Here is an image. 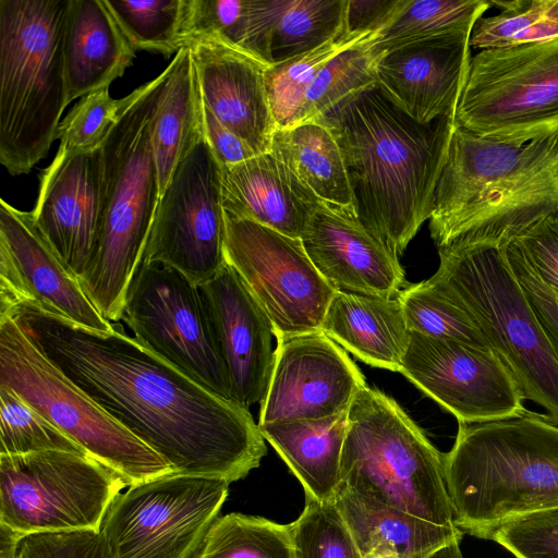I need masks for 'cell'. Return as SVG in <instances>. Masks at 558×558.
I'll return each mask as SVG.
<instances>
[{"label":"cell","instance_id":"f5cc1de1","mask_svg":"<svg viewBox=\"0 0 558 558\" xmlns=\"http://www.w3.org/2000/svg\"><path fill=\"white\" fill-rule=\"evenodd\" d=\"M547 16L558 22V0H550Z\"/></svg>","mask_w":558,"mask_h":558},{"label":"cell","instance_id":"52a82bcc","mask_svg":"<svg viewBox=\"0 0 558 558\" xmlns=\"http://www.w3.org/2000/svg\"><path fill=\"white\" fill-rule=\"evenodd\" d=\"M427 279L468 312L507 367L524 400L558 425V353L506 256L504 244H452L438 250Z\"/></svg>","mask_w":558,"mask_h":558},{"label":"cell","instance_id":"8992f818","mask_svg":"<svg viewBox=\"0 0 558 558\" xmlns=\"http://www.w3.org/2000/svg\"><path fill=\"white\" fill-rule=\"evenodd\" d=\"M69 7L70 0H0V162L12 175L47 156L70 104Z\"/></svg>","mask_w":558,"mask_h":558},{"label":"cell","instance_id":"b9f144b4","mask_svg":"<svg viewBox=\"0 0 558 558\" xmlns=\"http://www.w3.org/2000/svg\"><path fill=\"white\" fill-rule=\"evenodd\" d=\"M121 99L109 94V87L89 93L61 120L56 140L68 151H88L100 148L118 121Z\"/></svg>","mask_w":558,"mask_h":558},{"label":"cell","instance_id":"f907efd6","mask_svg":"<svg viewBox=\"0 0 558 558\" xmlns=\"http://www.w3.org/2000/svg\"><path fill=\"white\" fill-rule=\"evenodd\" d=\"M460 542L461 541H454L448 544L434 553L429 558H463L460 549Z\"/></svg>","mask_w":558,"mask_h":558},{"label":"cell","instance_id":"4dcf8cb0","mask_svg":"<svg viewBox=\"0 0 558 558\" xmlns=\"http://www.w3.org/2000/svg\"><path fill=\"white\" fill-rule=\"evenodd\" d=\"M492 5L486 0H402L376 34L374 52L379 57L414 43L470 38L475 23Z\"/></svg>","mask_w":558,"mask_h":558},{"label":"cell","instance_id":"9c48e42d","mask_svg":"<svg viewBox=\"0 0 558 558\" xmlns=\"http://www.w3.org/2000/svg\"><path fill=\"white\" fill-rule=\"evenodd\" d=\"M0 385L17 393L126 486L173 474L155 450L50 362L11 316H0Z\"/></svg>","mask_w":558,"mask_h":558},{"label":"cell","instance_id":"cb8c5ba5","mask_svg":"<svg viewBox=\"0 0 558 558\" xmlns=\"http://www.w3.org/2000/svg\"><path fill=\"white\" fill-rule=\"evenodd\" d=\"M225 214L301 239L317 196L271 151L221 167Z\"/></svg>","mask_w":558,"mask_h":558},{"label":"cell","instance_id":"5bb4252c","mask_svg":"<svg viewBox=\"0 0 558 558\" xmlns=\"http://www.w3.org/2000/svg\"><path fill=\"white\" fill-rule=\"evenodd\" d=\"M225 257L268 316L277 340L319 331L335 290L301 239L225 214Z\"/></svg>","mask_w":558,"mask_h":558},{"label":"cell","instance_id":"83f0119b","mask_svg":"<svg viewBox=\"0 0 558 558\" xmlns=\"http://www.w3.org/2000/svg\"><path fill=\"white\" fill-rule=\"evenodd\" d=\"M257 425L301 483L305 498L333 502L341 485L348 411L324 418Z\"/></svg>","mask_w":558,"mask_h":558},{"label":"cell","instance_id":"1f68e13d","mask_svg":"<svg viewBox=\"0 0 558 558\" xmlns=\"http://www.w3.org/2000/svg\"><path fill=\"white\" fill-rule=\"evenodd\" d=\"M271 0H189L187 43L216 38L270 64Z\"/></svg>","mask_w":558,"mask_h":558},{"label":"cell","instance_id":"d6986e66","mask_svg":"<svg viewBox=\"0 0 558 558\" xmlns=\"http://www.w3.org/2000/svg\"><path fill=\"white\" fill-rule=\"evenodd\" d=\"M33 221L64 267L77 279L99 241L104 217L101 147L58 148L39 177Z\"/></svg>","mask_w":558,"mask_h":558},{"label":"cell","instance_id":"7dc6e473","mask_svg":"<svg viewBox=\"0 0 558 558\" xmlns=\"http://www.w3.org/2000/svg\"><path fill=\"white\" fill-rule=\"evenodd\" d=\"M203 134L221 167L233 166L256 156L235 133L222 124L202 101Z\"/></svg>","mask_w":558,"mask_h":558},{"label":"cell","instance_id":"bcb514c9","mask_svg":"<svg viewBox=\"0 0 558 558\" xmlns=\"http://www.w3.org/2000/svg\"><path fill=\"white\" fill-rule=\"evenodd\" d=\"M504 248L514 275L558 353V295L536 276L512 240L506 242Z\"/></svg>","mask_w":558,"mask_h":558},{"label":"cell","instance_id":"ac0fdd59","mask_svg":"<svg viewBox=\"0 0 558 558\" xmlns=\"http://www.w3.org/2000/svg\"><path fill=\"white\" fill-rule=\"evenodd\" d=\"M32 304L83 328L106 332V320L37 230L31 211L0 199V312Z\"/></svg>","mask_w":558,"mask_h":558},{"label":"cell","instance_id":"60d3db41","mask_svg":"<svg viewBox=\"0 0 558 558\" xmlns=\"http://www.w3.org/2000/svg\"><path fill=\"white\" fill-rule=\"evenodd\" d=\"M290 526L295 558H362L335 501L305 498L303 511Z\"/></svg>","mask_w":558,"mask_h":558},{"label":"cell","instance_id":"e0dca14e","mask_svg":"<svg viewBox=\"0 0 558 558\" xmlns=\"http://www.w3.org/2000/svg\"><path fill=\"white\" fill-rule=\"evenodd\" d=\"M365 385L343 348L322 330L278 340L258 424L341 414Z\"/></svg>","mask_w":558,"mask_h":558},{"label":"cell","instance_id":"277c9868","mask_svg":"<svg viewBox=\"0 0 558 558\" xmlns=\"http://www.w3.org/2000/svg\"><path fill=\"white\" fill-rule=\"evenodd\" d=\"M444 474L456 526L484 538L518 517L558 508V425L543 414L459 423Z\"/></svg>","mask_w":558,"mask_h":558},{"label":"cell","instance_id":"44dd1931","mask_svg":"<svg viewBox=\"0 0 558 558\" xmlns=\"http://www.w3.org/2000/svg\"><path fill=\"white\" fill-rule=\"evenodd\" d=\"M199 291L229 372L233 401L245 409L260 403L275 359L268 316L227 262Z\"/></svg>","mask_w":558,"mask_h":558},{"label":"cell","instance_id":"7c38bea8","mask_svg":"<svg viewBox=\"0 0 558 558\" xmlns=\"http://www.w3.org/2000/svg\"><path fill=\"white\" fill-rule=\"evenodd\" d=\"M121 319L155 354L215 395L234 402L199 286L182 272L142 260L129 287Z\"/></svg>","mask_w":558,"mask_h":558},{"label":"cell","instance_id":"7402d4cb","mask_svg":"<svg viewBox=\"0 0 558 558\" xmlns=\"http://www.w3.org/2000/svg\"><path fill=\"white\" fill-rule=\"evenodd\" d=\"M470 38L410 44L376 61L377 87L414 121L456 119L472 59Z\"/></svg>","mask_w":558,"mask_h":558},{"label":"cell","instance_id":"f35d334b","mask_svg":"<svg viewBox=\"0 0 558 558\" xmlns=\"http://www.w3.org/2000/svg\"><path fill=\"white\" fill-rule=\"evenodd\" d=\"M500 12L482 16L470 37L472 49H502L558 36V22L547 16L550 0L492 1Z\"/></svg>","mask_w":558,"mask_h":558},{"label":"cell","instance_id":"9a60e30c","mask_svg":"<svg viewBox=\"0 0 558 558\" xmlns=\"http://www.w3.org/2000/svg\"><path fill=\"white\" fill-rule=\"evenodd\" d=\"M225 236L221 166L203 136L160 196L143 260L170 266L202 286L226 265Z\"/></svg>","mask_w":558,"mask_h":558},{"label":"cell","instance_id":"2e32d148","mask_svg":"<svg viewBox=\"0 0 558 558\" xmlns=\"http://www.w3.org/2000/svg\"><path fill=\"white\" fill-rule=\"evenodd\" d=\"M399 373L458 423L495 422L530 412L497 355L464 342L411 331Z\"/></svg>","mask_w":558,"mask_h":558},{"label":"cell","instance_id":"603a6c76","mask_svg":"<svg viewBox=\"0 0 558 558\" xmlns=\"http://www.w3.org/2000/svg\"><path fill=\"white\" fill-rule=\"evenodd\" d=\"M189 47L204 105L256 155L269 153L277 130L265 88L270 65L216 38Z\"/></svg>","mask_w":558,"mask_h":558},{"label":"cell","instance_id":"c3c4849f","mask_svg":"<svg viewBox=\"0 0 558 558\" xmlns=\"http://www.w3.org/2000/svg\"><path fill=\"white\" fill-rule=\"evenodd\" d=\"M402 0H347V33H378Z\"/></svg>","mask_w":558,"mask_h":558},{"label":"cell","instance_id":"5b68a950","mask_svg":"<svg viewBox=\"0 0 558 558\" xmlns=\"http://www.w3.org/2000/svg\"><path fill=\"white\" fill-rule=\"evenodd\" d=\"M167 68L122 98L120 114L101 145L104 217L97 246L80 287L108 322L122 318L160 201L151 121Z\"/></svg>","mask_w":558,"mask_h":558},{"label":"cell","instance_id":"f6af8a7d","mask_svg":"<svg viewBox=\"0 0 558 558\" xmlns=\"http://www.w3.org/2000/svg\"><path fill=\"white\" fill-rule=\"evenodd\" d=\"M510 240L536 276L558 295V215L537 219Z\"/></svg>","mask_w":558,"mask_h":558},{"label":"cell","instance_id":"4316f807","mask_svg":"<svg viewBox=\"0 0 558 558\" xmlns=\"http://www.w3.org/2000/svg\"><path fill=\"white\" fill-rule=\"evenodd\" d=\"M335 505L362 557L388 549L401 558H429L463 536L457 526L426 521L345 484L340 485Z\"/></svg>","mask_w":558,"mask_h":558},{"label":"cell","instance_id":"7a4b0ae2","mask_svg":"<svg viewBox=\"0 0 558 558\" xmlns=\"http://www.w3.org/2000/svg\"><path fill=\"white\" fill-rule=\"evenodd\" d=\"M318 121L340 147L360 221L400 258L432 215L454 119L418 123L376 86Z\"/></svg>","mask_w":558,"mask_h":558},{"label":"cell","instance_id":"4fadbf2b","mask_svg":"<svg viewBox=\"0 0 558 558\" xmlns=\"http://www.w3.org/2000/svg\"><path fill=\"white\" fill-rule=\"evenodd\" d=\"M229 485L173 473L118 494L100 530L113 558H193L218 518Z\"/></svg>","mask_w":558,"mask_h":558},{"label":"cell","instance_id":"f1b7e54d","mask_svg":"<svg viewBox=\"0 0 558 558\" xmlns=\"http://www.w3.org/2000/svg\"><path fill=\"white\" fill-rule=\"evenodd\" d=\"M151 121V145L160 196L178 165L204 136L202 98L190 47L178 51Z\"/></svg>","mask_w":558,"mask_h":558},{"label":"cell","instance_id":"d590c367","mask_svg":"<svg viewBox=\"0 0 558 558\" xmlns=\"http://www.w3.org/2000/svg\"><path fill=\"white\" fill-rule=\"evenodd\" d=\"M375 37L373 34L352 45L320 69L305 94L301 123L322 120L341 104L377 86Z\"/></svg>","mask_w":558,"mask_h":558},{"label":"cell","instance_id":"e575fe53","mask_svg":"<svg viewBox=\"0 0 558 558\" xmlns=\"http://www.w3.org/2000/svg\"><path fill=\"white\" fill-rule=\"evenodd\" d=\"M193 558H295L290 523L239 512L218 517Z\"/></svg>","mask_w":558,"mask_h":558},{"label":"cell","instance_id":"d4e9b609","mask_svg":"<svg viewBox=\"0 0 558 558\" xmlns=\"http://www.w3.org/2000/svg\"><path fill=\"white\" fill-rule=\"evenodd\" d=\"M63 52L69 102L109 87L135 56L105 0H70Z\"/></svg>","mask_w":558,"mask_h":558},{"label":"cell","instance_id":"3957f363","mask_svg":"<svg viewBox=\"0 0 558 558\" xmlns=\"http://www.w3.org/2000/svg\"><path fill=\"white\" fill-rule=\"evenodd\" d=\"M547 215H558V131L513 144L456 125L428 219L438 250L505 244Z\"/></svg>","mask_w":558,"mask_h":558},{"label":"cell","instance_id":"ba28073f","mask_svg":"<svg viewBox=\"0 0 558 558\" xmlns=\"http://www.w3.org/2000/svg\"><path fill=\"white\" fill-rule=\"evenodd\" d=\"M444 453L384 392L363 386L348 410L341 484L445 526H456Z\"/></svg>","mask_w":558,"mask_h":558},{"label":"cell","instance_id":"816d5d0a","mask_svg":"<svg viewBox=\"0 0 558 558\" xmlns=\"http://www.w3.org/2000/svg\"><path fill=\"white\" fill-rule=\"evenodd\" d=\"M362 558H401L397 553L388 549L374 550Z\"/></svg>","mask_w":558,"mask_h":558},{"label":"cell","instance_id":"8d00e7d4","mask_svg":"<svg viewBox=\"0 0 558 558\" xmlns=\"http://www.w3.org/2000/svg\"><path fill=\"white\" fill-rule=\"evenodd\" d=\"M105 2L135 51L148 50L170 57L189 47V0Z\"/></svg>","mask_w":558,"mask_h":558},{"label":"cell","instance_id":"74e56055","mask_svg":"<svg viewBox=\"0 0 558 558\" xmlns=\"http://www.w3.org/2000/svg\"><path fill=\"white\" fill-rule=\"evenodd\" d=\"M397 298L410 331L492 351L468 312L428 280L403 287Z\"/></svg>","mask_w":558,"mask_h":558},{"label":"cell","instance_id":"30bf717a","mask_svg":"<svg viewBox=\"0 0 558 558\" xmlns=\"http://www.w3.org/2000/svg\"><path fill=\"white\" fill-rule=\"evenodd\" d=\"M456 125L523 144L558 131V36L472 56Z\"/></svg>","mask_w":558,"mask_h":558},{"label":"cell","instance_id":"6da1fadb","mask_svg":"<svg viewBox=\"0 0 558 558\" xmlns=\"http://www.w3.org/2000/svg\"><path fill=\"white\" fill-rule=\"evenodd\" d=\"M11 316L37 349L174 474L244 478L267 452L248 409L222 399L120 326L99 332L23 303Z\"/></svg>","mask_w":558,"mask_h":558},{"label":"cell","instance_id":"681fc988","mask_svg":"<svg viewBox=\"0 0 558 558\" xmlns=\"http://www.w3.org/2000/svg\"><path fill=\"white\" fill-rule=\"evenodd\" d=\"M25 535L0 523V558H17L19 547Z\"/></svg>","mask_w":558,"mask_h":558},{"label":"cell","instance_id":"7bdbcfd3","mask_svg":"<svg viewBox=\"0 0 558 558\" xmlns=\"http://www.w3.org/2000/svg\"><path fill=\"white\" fill-rule=\"evenodd\" d=\"M514 558H558V508L509 520L485 537Z\"/></svg>","mask_w":558,"mask_h":558},{"label":"cell","instance_id":"8fae6325","mask_svg":"<svg viewBox=\"0 0 558 558\" xmlns=\"http://www.w3.org/2000/svg\"><path fill=\"white\" fill-rule=\"evenodd\" d=\"M125 486L88 456L0 454V523L23 535L100 531L108 508Z\"/></svg>","mask_w":558,"mask_h":558},{"label":"cell","instance_id":"ee69618b","mask_svg":"<svg viewBox=\"0 0 558 558\" xmlns=\"http://www.w3.org/2000/svg\"><path fill=\"white\" fill-rule=\"evenodd\" d=\"M17 558H113L101 531L76 530L25 535Z\"/></svg>","mask_w":558,"mask_h":558},{"label":"cell","instance_id":"836d02e7","mask_svg":"<svg viewBox=\"0 0 558 558\" xmlns=\"http://www.w3.org/2000/svg\"><path fill=\"white\" fill-rule=\"evenodd\" d=\"M376 33H344L325 45L265 70V88L277 130L301 123L305 94L336 54Z\"/></svg>","mask_w":558,"mask_h":558},{"label":"cell","instance_id":"ffe728a7","mask_svg":"<svg viewBox=\"0 0 558 558\" xmlns=\"http://www.w3.org/2000/svg\"><path fill=\"white\" fill-rule=\"evenodd\" d=\"M301 241L315 268L337 291L393 298L404 287L399 258L362 225L353 207L319 199Z\"/></svg>","mask_w":558,"mask_h":558},{"label":"cell","instance_id":"484cf974","mask_svg":"<svg viewBox=\"0 0 558 558\" xmlns=\"http://www.w3.org/2000/svg\"><path fill=\"white\" fill-rule=\"evenodd\" d=\"M320 330L364 363L398 373L411 332L397 296L341 291L330 301Z\"/></svg>","mask_w":558,"mask_h":558},{"label":"cell","instance_id":"ab89813d","mask_svg":"<svg viewBox=\"0 0 558 558\" xmlns=\"http://www.w3.org/2000/svg\"><path fill=\"white\" fill-rule=\"evenodd\" d=\"M0 454L66 451L87 456L70 437L28 405L12 389L0 385Z\"/></svg>","mask_w":558,"mask_h":558},{"label":"cell","instance_id":"d6a6232c","mask_svg":"<svg viewBox=\"0 0 558 558\" xmlns=\"http://www.w3.org/2000/svg\"><path fill=\"white\" fill-rule=\"evenodd\" d=\"M347 0H271L270 64L314 50L345 31Z\"/></svg>","mask_w":558,"mask_h":558},{"label":"cell","instance_id":"f546056e","mask_svg":"<svg viewBox=\"0 0 558 558\" xmlns=\"http://www.w3.org/2000/svg\"><path fill=\"white\" fill-rule=\"evenodd\" d=\"M270 151L318 199L355 208L340 147L325 122L308 121L276 130Z\"/></svg>","mask_w":558,"mask_h":558}]
</instances>
